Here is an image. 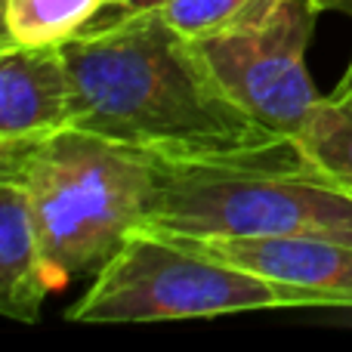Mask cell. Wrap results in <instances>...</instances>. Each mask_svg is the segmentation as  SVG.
Here are the masks:
<instances>
[{
  "label": "cell",
  "instance_id": "6da1fadb",
  "mask_svg": "<svg viewBox=\"0 0 352 352\" xmlns=\"http://www.w3.org/2000/svg\"><path fill=\"white\" fill-rule=\"evenodd\" d=\"M78 96L74 127L161 167L303 164L291 136L238 109L188 37L158 10H105L62 43Z\"/></svg>",
  "mask_w": 352,
  "mask_h": 352
},
{
  "label": "cell",
  "instance_id": "7a4b0ae2",
  "mask_svg": "<svg viewBox=\"0 0 352 352\" xmlns=\"http://www.w3.org/2000/svg\"><path fill=\"white\" fill-rule=\"evenodd\" d=\"M0 176L25 188L47 256L68 281L102 266L142 223L158 167L136 148L68 127L0 146Z\"/></svg>",
  "mask_w": 352,
  "mask_h": 352
},
{
  "label": "cell",
  "instance_id": "3957f363",
  "mask_svg": "<svg viewBox=\"0 0 352 352\" xmlns=\"http://www.w3.org/2000/svg\"><path fill=\"white\" fill-rule=\"evenodd\" d=\"M158 167L142 223L170 238L316 235L352 244V188L303 164Z\"/></svg>",
  "mask_w": 352,
  "mask_h": 352
},
{
  "label": "cell",
  "instance_id": "277c9868",
  "mask_svg": "<svg viewBox=\"0 0 352 352\" xmlns=\"http://www.w3.org/2000/svg\"><path fill=\"white\" fill-rule=\"evenodd\" d=\"M260 309H309L300 294L176 238L133 229L68 309L78 324H140Z\"/></svg>",
  "mask_w": 352,
  "mask_h": 352
},
{
  "label": "cell",
  "instance_id": "5b68a950",
  "mask_svg": "<svg viewBox=\"0 0 352 352\" xmlns=\"http://www.w3.org/2000/svg\"><path fill=\"white\" fill-rule=\"evenodd\" d=\"M316 16L312 0H285L281 10L256 28L192 43L219 90L238 109L294 140L322 99L306 72Z\"/></svg>",
  "mask_w": 352,
  "mask_h": 352
},
{
  "label": "cell",
  "instance_id": "8992f818",
  "mask_svg": "<svg viewBox=\"0 0 352 352\" xmlns=\"http://www.w3.org/2000/svg\"><path fill=\"white\" fill-rule=\"evenodd\" d=\"M170 238V235H167ZM235 269L300 294L306 306L352 309V244L337 238H176Z\"/></svg>",
  "mask_w": 352,
  "mask_h": 352
},
{
  "label": "cell",
  "instance_id": "52a82bcc",
  "mask_svg": "<svg viewBox=\"0 0 352 352\" xmlns=\"http://www.w3.org/2000/svg\"><path fill=\"white\" fill-rule=\"evenodd\" d=\"M78 96L62 47H0V146L74 127Z\"/></svg>",
  "mask_w": 352,
  "mask_h": 352
},
{
  "label": "cell",
  "instance_id": "ba28073f",
  "mask_svg": "<svg viewBox=\"0 0 352 352\" xmlns=\"http://www.w3.org/2000/svg\"><path fill=\"white\" fill-rule=\"evenodd\" d=\"M65 285L47 256L28 195L0 176V312L16 322H37L43 300Z\"/></svg>",
  "mask_w": 352,
  "mask_h": 352
},
{
  "label": "cell",
  "instance_id": "9c48e42d",
  "mask_svg": "<svg viewBox=\"0 0 352 352\" xmlns=\"http://www.w3.org/2000/svg\"><path fill=\"white\" fill-rule=\"evenodd\" d=\"M109 10V0H3V41L62 47Z\"/></svg>",
  "mask_w": 352,
  "mask_h": 352
},
{
  "label": "cell",
  "instance_id": "30bf717a",
  "mask_svg": "<svg viewBox=\"0 0 352 352\" xmlns=\"http://www.w3.org/2000/svg\"><path fill=\"white\" fill-rule=\"evenodd\" d=\"M294 142L316 170L352 186V90L318 99Z\"/></svg>",
  "mask_w": 352,
  "mask_h": 352
},
{
  "label": "cell",
  "instance_id": "8fae6325",
  "mask_svg": "<svg viewBox=\"0 0 352 352\" xmlns=\"http://www.w3.org/2000/svg\"><path fill=\"white\" fill-rule=\"evenodd\" d=\"M285 0H167L158 6L161 19L188 41L235 34L269 22Z\"/></svg>",
  "mask_w": 352,
  "mask_h": 352
},
{
  "label": "cell",
  "instance_id": "7c38bea8",
  "mask_svg": "<svg viewBox=\"0 0 352 352\" xmlns=\"http://www.w3.org/2000/svg\"><path fill=\"white\" fill-rule=\"evenodd\" d=\"M167 0H109V10L118 12H142V10H158Z\"/></svg>",
  "mask_w": 352,
  "mask_h": 352
},
{
  "label": "cell",
  "instance_id": "4fadbf2b",
  "mask_svg": "<svg viewBox=\"0 0 352 352\" xmlns=\"http://www.w3.org/2000/svg\"><path fill=\"white\" fill-rule=\"evenodd\" d=\"M312 6H316L318 12L322 10H349L352 12V0H312Z\"/></svg>",
  "mask_w": 352,
  "mask_h": 352
},
{
  "label": "cell",
  "instance_id": "5bb4252c",
  "mask_svg": "<svg viewBox=\"0 0 352 352\" xmlns=\"http://www.w3.org/2000/svg\"><path fill=\"white\" fill-rule=\"evenodd\" d=\"M334 90H340V93H349L352 90V62H349V68H346V74H343V80L334 87Z\"/></svg>",
  "mask_w": 352,
  "mask_h": 352
},
{
  "label": "cell",
  "instance_id": "9a60e30c",
  "mask_svg": "<svg viewBox=\"0 0 352 352\" xmlns=\"http://www.w3.org/2000/svg\"><path fill=\"white\" fill-rule=\"evenodd\" d=\"M349 188H352V186H349Z\"/></svg>",
  "mask_w": 352,
  "mask_h": 352
}]
</instances>
